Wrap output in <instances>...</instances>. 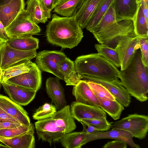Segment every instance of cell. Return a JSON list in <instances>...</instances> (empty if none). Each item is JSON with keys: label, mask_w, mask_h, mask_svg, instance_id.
Masks as SVG:
<instances>
[{"label": "cell", "mask_w": 148, "mask_h": 148, "mask_svg": "<svg viewBox=\"0 0 148 148\" xmlns=\"http://www.w3.org/2000/svg\"><path fill=\"white\" fill-rule=\"evenodd\" d=\"M46 27L48 42L62 48L72 49L77 46L84 37L82 29L73 16L62 17L54 14Z\"/></svg>", "instance_id": "obj_1"}, {"label": "cell", "mask_w": 148, "mask_h": 148, "mask_svg": "<svg viewBox=\"0 0 148 148\" xmlns=\"http://www.w3.org/2000/svg\"><path fill=\"white\" fill-rule=\"evenodd\" d=\"M148 68L143 64L140 51L138 49L127 67L118 74L122 85L130 95L141 102L148 99Z\"/></svg>", "instance_id": "obj_2"}, {"label": "cell", "mask_w": 148, "mask_h": 148, "mask_svg": "<svg viewBox=\"0 0 148 148\" xmlns=\"http://www.w3.org/2000/svg\"><path fill=\"white\" fill-rule=\"evenodd\" d=\"M74 63L76 71L82 76L109 80L119 79L117 67L98 53L79 56Z\"/></svg>", "instance_id": "obj_3"}, {"label": "cell", "mask_w": 148, "mask_h": 148, "mask_svg": "<svg viewBox=\"0 0 148 148\" xmlns=\"http://www.w3.org/2000/svg\"><path fill=\"white\" fill-rule=\"evenodd\" d=\"M99 43L114 49L122 38L137 36L133 19L116 21L92 33Z\"/></svg>", "instance_id": "obj_4"}, {"label": "cell", "mask_w": 148, "mask_h": 148, "mask_svg": "<svg viewBox=\"0 0 148 148\" xmlns=\"http://www.w3.org/2000/svg\"><path fill=\"white\" fill-rule=\"evenodd\" d=\"M111 128L128 132L140 140L144 139L148 131L147 116L136 114L129 115L111 125Z\"/></svg>", "instance_id": "obj_5"}, {"label": "cell", "mask_w": 148, "mask_h": 148, "mask_svg": "<svg viewBox=\"0 0 148 148\" xmlns=\"http://www.w3.org/2000/svg\"><path fill=\"white\" fill-rule=\"evenodd\" d=\"M5 30L10 38L32 36L41 31L40 27L30 19L25 9L19 13Z\"/></svg>", "instance_id": "obj_6"}, {"label": "cell", "mask_w": 148, "mask_h": 148, "mask_svg": "<svg viewBox=\"0 0 148 148\" xmlns=\"http://www.w3.org/2000/svg\"><path fill=\"white\" fill-rule=\"evenodd\" d=\"M63 52L58 51L44 50L37 53L36 62L41 71L53 74L61 80L63 77L60 71L58 64L66 57Z\"/></svg>", "instance_id": "obj_7"}, {"label": "cell", "mask_w": 148, "mask_h": 148, "mask_svg": "<svg viewBox=\"0 0 148 148\" xmlns=\"http://www.w3.org/2000/svg\"><path fill=\"white\" fill-rule=\"evenodd\" d=\"M37 53L36 50L23 51L13 48L5 42L0 47V67L3 71L21 61L31 60L36 57Z\"/></svg>", "instance_id": "obj_8"}, {"label": "cell", "mask_w": 148, "mask_h": 148, "mask_svg": "<svg viewBox=\"0 0 148 148\" xmlns=\"http://www.w3.org/2000/svg\"><path fill=\"white\" fill-rule=\"evenodd\" d=\"M34 125L39 139L50 144L59 141L66 133L64 129L57 126L52 117L38 120Z\"/></svg>", "instance_id": "obj_9"}, {"label": "cell", "mask_w": 148, "mask_h": 148, "mask_svg": "<svg viewBox=\"0 0 148 148\" xmlns=\"http://www.w3.org/2000/svg\"><path fill=\"white\" fill-rule=\"evenodd\" d=\"M5 82L37 92L42 84L41 71L36 64L33 62L28 72L10 78Z\"/></svg>", "instance_id": "obj_10"}, {"label": "cell", "mask_w": 148, "mask_h": 148, "mask_svg": "<svg viewBox=\"0 0 148 148\" xmlns=\"http://www.w3.org/2000/svg\"><path fill=\"white\" fill-rule=\"evenodd\" d=\"M82 79L98 83L105 87L115 97L116 99L125 107H128L131 101V97L119 79L109 80L93 76L82 75Z\"/></svg>", "instance_id": "obj_11"}, {"label": "cell", "mask_w": 148, "mask_h": 148, "mask_svg": "<svg viewBox=\"0 0 148 148\" xmlns=\"http://www.w3.org/2000/svg\"><path fill=\"white\" fill-rule=\"evenodd\" d=\"M139 37H126L119 41L115 49L117 51L120 62L121 70L125 69L133 58L136 51L139 48Z\"/></svg>", "instance_id": "obj_12"}, {"label": "cell", "mask_w": 148, "mask_h": 148, "mask_svg": "<svg viewBox=\"0 0 148 148\" xmlns=\"http://www.w3.org/2000/svg\"><path fill=\"white\" fill-rule=\"evenodd\" d=\"M132 135L127 131L118 129H113L105 132L97 131L86 133L81 145V147L92 141L102 139L111 138L123 141L133 148H139V145L133 141Z\"/></svg>", "instance_id": "obj_13"}, {"label": "cell", "mask_w": 148, "mask_h": 148, "mask_svg": "<svg viewBox=\"0 0 148 148\" xmlns=\"http://www.w3.org/2000/svg\"><path fill=\"white\" fill-rule=\"evenodd\" d=\"M70 110L73 117L80 122L82 119L106 118V114L100 107L79 103L72 102Z\"/></svg>", "instance_id": "obj_14"}, {"label": "cell", "mask_w": 148, "mask_h": 148, "mask_svg": "<svg viewBox=\"0 0 148 148\" xmlns=\"http://www.w3.org/2000/svg\"><path fill=\"white\" fill-rule=\"evenodd\" d=\"M105 0H81L73 15L79 26L86 27L89 19Z\"/></svg>", "instance_id": "obj_15"}, {"label": "cell", "mask_w": 148, "mask_h": 148, "mask_svg": "<svg viewBox=\"0 0 148 148\" xmlns=\"http://www.w3.org/2000/svg\"><path fill=\"white\" fill-rule=\"evenodd\" d=\"M0 108L23 125H31L27 112L21 105L12 100L9 97L0 94Z\"/></svg>", "instance_id": "obj_16"}, {"label": "cell", "mask_w": 148, "mask_h": 148, "mask_svg": "<svg viewBox=\"0 0 148 148\" xmlns=\"http://www.w3.org/2000/svg\"><path fill=\"white\" fill-rule=\"evenodd\" d=\"M1 83L4 91L9 98L21 106L27 105L35 97L36 92L25 89L6 82Z\"/></svg>", "instance_id": "obj_17"}, {"label": "cell", "mask_w": 148, "mask_h": 148, "mask_svg": "<svg viewBox=\"0 0 148 148\" xmlns=\"http://www.w3.org/2000/svg\"><path fill=\"white\" fill-rule=\"evenodd\" d=\"M59 79L57 77H50L47 79L45 83L47 95L58 110L67 105L64 90Z\"/></svg>", "instance_id": "obj_18"}, {"label": "cell", "mask_w": 148, "mask_h": 148, "mask_svg": "<svg viewBox=\"0 0 148 148\" xmlns=\"http://www.w3.org/2000/svg\"><path fill=\"white\" fill-rule=\"evenodd\" d=\"M72 94L77 102L100 107L98 98L85 80H81L77 85L73 86Z\"/></svg>", "instance_id": "obj_19"}, {"label": "cell", "mask_w": 148, "mask_h": 148, "mask_svg": "<svg viewBox=\"0 0 148 148\" xmlns=\"http://www.w3.org/2000/svg\"><path fill=\"white\" fill-rule=\"evenodd\" d=\"M26 11L30 19L36 24L45 23L51 18V11L44 5L41 0H27Z\"/></svg>", "instance_id": "obj_20"}, {"label": "cell", "mask_w": 148, "mask_h": 148, "mask_svg": "<svg viewBox=\"0 0 148 148\" xmlns=\"http://www.w3.org/2000/svg\"><path fill=\"white\" fill-rule=\"evenodd\" d=\"M25 6L24 0H12L7 4L0 6V21L5 28L25 9Z\"/></svg>", "instance_id": "obj_21"}, {"label": "cell", "mask_w": 148, "mask_h": 148, "mask_svg": "<svg viewBox=\"0 0 148 148\" xmlns=\"http://www.w3.org/2000/svg\"><path fill=\"white\" fill-rule=\"evenodd\" d=\"M137 0H114L112 5L116 21L133 19L138 6Z\"/></svg>", "instance_id": "obj_22"}, {"label": "cell", "mask_w": 148, "mask_h": 148, "mask_svg": "<svg viewBox=\"0 0 148 148\" xmlns=\"http://www.w3.org/2000/svg\"><path fill=\"white\" fill-rule=\"evenodd\" d=\"M35 128L31 129L25 134L14 137L7 138L0 136V142L8 148H34Z\"/></svg>", "instance_id": "obj_23"}, {"label": "cell", "mask_w": 148, "mask_h": 148, "mask_svg": "<svg viewBox=\"0 0 148 148\" xmlns=\"http://www.w3.org/2000/svg\"><path fill=\"white\" fill-rule=\"evenodd\" d=\"M58 65L66 85L75 86L82 79L76 71L74 62L67 57L59 62Z\"/></svg>", "instance_id": "obj_24"}, {"label": "cell", "mask_w": 148, "mask_h": 148, "mask_svg": "<svg viewBox=\"0 0 148 148\" xmlns=\"http://www.w3.org/2000/svg\"><path fill=\"white\" fill-rule=\"evenodd\" d=\"M51 117L57 126L64 129L66 133L73 132L76 127L74 119L71 114L69 105H66L57 111Z\"/></svg>", "instance_id": "obj_25"}, {"label": "cell", "mask_w": 148, "mask_h": 148, "mask_svg": "<svg viewBox=\"0 0 148 148\" xmlns=\"http://www.w3.org/2000/svg\"><path fill=\"white\" fill-rule=\"evenodd\" d=\"M10 47L23 51L36 50L38 48V39L32 36L10 38L6 42Z\"/></svg>", "instance_id": "obj_26"}, {"label": "cell", "mask_w": 148, "mask_h": 148, "mask_svg": "<svg viewBox=\"0 0 148 148\" xmlns=\"http://www.w3.org/2000/svg\"><path fill=\"white\" fill-rule=\"evenodd\" d=\"M80 122L83 126V131L65 134L59 140L63 147L65 148H81V145L87 133L86 125L82 122Z\"/></svg>", "instance_id": "obj_27"}, {"label": "cell", "mask_w": 148, "mask_h": 148, "mask_svg": "<svg viewBox=\"0 0 148 148\" xmlns=\"http://www.w3.org/2000/svg\"><path fill=\"white\" fill-rule=\"evenodd\" d=\"M33 63L30 60H25L3 70L0 82H5L10 78L28 72L31 70Z\"/></svg>", "instance_id": "obj_28"}, {"label": "cell", "mask_w": 148, "mask_h": 148, "mask_svg": "<svg viewBox=\"0 0 148 148\" xmlns=\"http://www.w3.org/2000/svg\"><path fill=\"white\" fill-rule=\"evenodd\" d=\"M133 21L136 35L140 37H148V21L144 15L140 1Z\"/></svg>", "instance_id": "obj_29"}, {"label": "cell", "mask_w": 148, "mask_h": 148, "mask_svg": "<svg viewBox=\"0 0 148 148\" xmlns=\"http://www.w3.org/2000/svg\"><path fill=\"white\" fill-rule=\"evenodd\" d=\"M97 98L100 103V107L104 111L114 120L119 118L124 109L123 106L121 103L116 99L110 101Z\"/></svg>", "instance_id": "obj_30"}, {"label": "cell", "mask_w": 148, "mask_h": 148, "mask_svg": "<svg viewBox=\"0 0 148 148\" xmlns=\"http://www.w3.org/2000/svg\"><path fill=\"white\" fill-rule=\"evenodd\" d=\"M81 0H61L53 12L64 17L73 16Z\"/></svg>", "instance_id": "obj_31"}, {"label": "cell", "mask_w": 148, "mask_h": 148, "mask_svg": "<svg viewBox=\"0 0 148 148\" xmlns=\"http://www.w3.org/2000/svg\"><path fill=\"white\" fill-rule=\"evenodd\" d=\"M114 0H105L88 22L86 27L90 32L96 26L105 14Z\"/></svg>", "instance_id": "obj_32"}, {"label": "cell", "mask_w": 148, "mask_h": 148, "mask_svg": "<svg viewBox=\"0 0 148 148\" xmlns=\"http://www.w3.org/2000/svg\"><path fill=\"white\" fill-rule=\"evenodd\" d=\"M95 47L98 53L112 63L117 68L120 67L118 55L114 49L100 44H95Z\"/></svg>", "instance_id": "obj_33"}, {"label": "cell", "mask_w": 148, "mask_h": 148, "mask_svg": "<svg viewBox=\"0 0 148 148\" xmlns=\"http://www.w3.org/2000/svg\"><path fill=\"white\" fill-rule=\"evenodd\" d=\"M85 80L97 97L110 101L116 99L114 96L102 85L91 81Z\"/></svg>", "instance_id": "obj_34"}, {"label": "cell", "mask_w": 148, "mask_h": 148, "mask_svg": "<svg viewBox=\"0 0 148 148\" xmlns=\"http://www.w3.org/2000/svg\"><path fill=\"white\" fill-rule=\"evenodd\" d=\"M56 111L57 108L55 106L46 103L36 111L32 117L37 121L45 119L51 117Z\"/></svg>", "instance_id": "obj_35"}, {"label": "cell", "mask_w": 148, "mask_h": 148, "mask_svg": "<svg viewBox=\"0 0 148 148\" xmlns=\"http://www.w3.org/2000/svg\"><path fill=\"white\" fill-rule=\"evenodd\" d=\"M34 125L31 123L29 126L24 125L13 128L0 130V136L10 138L21 135L27 132L31 129L35 128Z\"/></svg>", "instance_id": "obj_36"}, {"label": "cell", "mask_w": 148, "mask_h": 148, "mask_svg": "<svg viewBox=\"0 0 148 148\" xmlns=\"http://www.w3.org/2000/svg\"><path fill=\"white\" fill-rule=\"evenodd\" d=\"M116 21V14L112 3L98 24L90 32L92 33L102 27Z\"/></svg>", "instance_id": "obj_37"}, {"label": "cell", "mask_w": 148, "mask_h": 148, "mask_svg": "<svg viewBox=\"0 0 148 148\" xmlns=\"http://www.w3.org/2000/svg\"><path fill=\"white\" fill-rule=\"evenodd\" d=\"M80 121L93 125L97 129L98 131L100 132L106 131L109 130L111 128V125L112 124V123L108 121L106 118L82 119Z\"/></svg>", "instance_id": "obj_38"}, {"label": "cell", "mask_w": 148, "mask_h": 148, "mask_svg": "<svg viewBox=\"0 0 148 148\" xmlns=\"http://www.w3.org/2000/svg\"><path fill=\"white\" fill-rule=\"evenodd\" d=\"M139 43L142 61L145 66L148 67V37H139Z\"/></svg>", "instance_id": "obj_39"}, {"label": "cell", "mask_w": 148, "mask_h": 148, "mask_svg": "<svg viewBox=\"0 0 148 148\" xmlns=\"http://www.w3.org/2000/svg\"><path fill=\"white\" fill-rule=\"evenodd\" d=\"M127 144L121 140H117L109 141L105 144L103 148H126Z\"/></svg>", "instance_id": "obj_40"}, {"label": "cell", "mask_w": 148, "mask_h": 148, "mask_svg": "<svg viewBox=\"0 0 148 148\" xmlns=\"http://www.w3.org/2000/svg\"><path fill=\"white\" fill-rule=\"evenodd\" d=\"M22 125L19 123L9 121H0V130L13 128Z\"/></svg>", "instance_id": "obj_41"}, {"label": "cell", "mask_w": 148, "mask_h": 148, "mask_svg": "<svg viewBox=\"0 0 148 148\" xmlns=\"http://www.w3.org/2000/svg\"><path fill=\"white\" fill-rule=\"evenodd\" d=\"M46 8L51 12L59 4L61 0H41Z\"/></svg>", "instance_id": "obj_42"}, {"label": "cell", "mask_w": 148, "mask_h": 148, "mask_svg": "<svg viewBox=\"0 0 148 148\" xmlns=\"http://www.w3.org/2000/svg\"><path fill=\"white\" fill-rule=\"evenodd\" d=\"M6 121L20 123L0 108V121Z\"/></svg>", "instance_id": "obj_43"}, {"label": "cell", "mask_w": 148, "mask_h": 148, "mask_svg": "<svg viewBox=\"0 0 148 148\" xmlns=\"http://www.w3.org/2000/svg\"><path fill=\"white\" fill-rule=\"evenodd\" d=\"M0 38L6 41L10 38L7 35L5 28L0 21Z\"/></svg>", "instance_id": "obj_44"}, {"label": "cell", "mask_w": 148, "mask_h": 148, "mask_svg": "<svg viewBox=\"0 0 148 148\" xmlns=\"http://www.w3.org/2000/svg\"><path fill=\"white\" fill-rule=\"evenodd\" d=\"M140 2L143 12L146 20L148 21V0H141Z\"/></svg>", "instance_id": "obj_45"}, {"label": "cell", "mask_w": 148, "mask_h": 148, "mask_svg": "<svg viewBox=\"0 0 148 148\" xmlns=\"http://www.w3.org/2000/svg\"><path fill=\"white\" fill-rule=\"evenodd\" d=\"M85 124L88 127L87 128H86V129L87 133L90 134L94 132L98 131L97 129L93 125L89 124Z\"/></svg>", "instance_id": "obj_46"}, {"label": "cell", "mask_w": 148, "mask_h": 148, "mask_svg": "<svg viewBox=\"0 0 148 148\" xmlns=\"http://www.w3.org/2000/svg\"><path fill=\"white\" fill-rule=\"evenodd\" d=\"M12 0H0V6L7 4Z\"/></svg>", "instance_id": "obj_47"}, {"label": "cell", "mask_w": 148, "mask_h": 148, "mask_svg": "<svg viewBox=\"0 0 148 148\" xmlns=\"http://www.w3.org/2000/svg\"><path fill=\"white\" fill-rule=\"evenodd\" d=\"M3 71L1 69L0 66V81L2 77L3 73Z\"/></svg>", "instance_id": "obj_48"}, {"label": "cell", "mask_w": 148, "mask_h": 148, "mask_svg": "<svg viewBox=\"0 0 148 148\" xmlns=\"http://www.w3.org/2000/svg\"><path fill=\"white\" fill-rule=\"evenodd\" d=\"M6 41L0 38V45L6 42Z\"/></svg>", "instance_id": "obj_49"}, {"label": "cell", "mask_w": 148, "mask_h": 148, "mask_svg": "<svg viewBox=\"0 0 148 148\" xmlns=\"http://www.w3.org/2000/svg\"><path fill=\"white\" fill-rule=\"evenodd\" d=\"M1 143H0V147H5V148H8L7 146L5 145H4Z\"/></svg>", "instance_id": "obj_50"}, {"label": "cell", "mask_w": 148, "mask_h": 148, "mask_svg": "<svg viewBox=\"0 0 148 148\" xmlns=\"http://www.w3.org/2000/svg\"><path fill=\"white\" fill-rule=\"evenodd\" d=\"M1 83L0 82V89L1 88Z\"/></svg>", "instance_id": "obj_51"}, {"label": "cell", "mask_w": 148, "mask_h": 148, "mask_svg": "<svg viewBox=\"0 0 148 148\" xmlns=\"http://www.w3.org/2000/svg\"><path fill=\"white\" fill-rule=\"evenodd\" d=\"M140 0H137L138 2V3L140 1Z\"/></svg>", "instance_id": "obj_52"}, {"label": "cell", "mask_w": 148, "mask_h": 148, "mask_svg": "<svg viewBox=\"0 0 148 148\" xmlns=\"http://www.w3.org/2000/svg\"><path fill=\"white\" fill-rule=\"evenodd\" d=\"M1 44L0 45V46H1Z\"/></svg>", "instance_id": "obj_53"}]
</instances>
